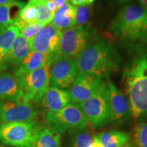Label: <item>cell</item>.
I'll return each mask as SVG.
<instances>
[{"label":"cell","instance_id":"1","mask_svg":"<svg viewBox=\"0 0 147 147\" xmlns=\"http://www.w3.org/2000/svg\"><path fill=\"white\" fill-rule=\"evenodd\" d=\"M124 67L123 82L134 119L147 115V47L136 45Z\"/></svg>","mask_w":147,"mask_h":147},{"label":"cell","instance_id":"2","mask_svg":"<svg viewBox=\"0 0 147 147\" xmlns=\"http://www.w3.org/2000/svg\"><path fill=\"white\" fill-rule=\"evenodd\" d=\"M75 62L80 74L93 75L105 79L119 69L121 55L113 42L101 38L80 53Z\"/></svg>","mask_w":147,"mask_h":147},{"label":"cell","instance_id":"3","mask_svg":"<svg viewBox=\"0 0 147 147\" xmlns=\"http://www.w3.org/2000/svg\"><path fill=\"white\" fill-rule=\"evenodd\" d=\"M146 12L139 3H128L123 5L110 23V34L124 41H138Z\"/></svg>","mask_w":147,"mask_h":147},{"label":"cell","instance_id":"4","mask_svg":"<svg viewBox=\"0 0 147 147\" xmlns=\"http://www.w3.org/2000/svg\"><path fill=\"white\" fill-rule=\"evenodd\" d=\"M91 25L74 26L61 33L59 51L61 57L75 59L80 53L98 40Z\"/></svg>","mask_w":147,"mask_h":147},{"label":"cell","instance_id":"5","mask_svg":"<svg viewBox=\"0 0 147 147\" xmlns=\"http://www.w3.org/2000/svg\"><path fill=\"white\" fill-rule=\"evenodd\" d=\"M78 106L93 129L112 123L108 93L105 82L93 96Z\"/></svg>","mask_w":147,"mask_h":147},{"label":"cell","instance_id":"6","mask_svg":"<svg viewBox=\"0 0 147 147\" xmlns=\"http://www.w3.org/2000/svg\"><path fill=\"white\" fill-rule=\"evenodd\" d=\"M45 122L48 127L55 133L61 134L89 124L78 104L69 103L56 113L47 112Z\"/></svg>","mask_w":147,"mask_h":147},{"label":"cell","instance_id":"7","mask_svg":"<svg viewBox=\"0 0 147 147\" xmlns=\"http://www.w3.org/2000/svg\"><path fill=\"white\" fill-rule=\"evenodd\" d=\"M40 124L36 121L0 124V143L12 147H32Z\"/></svg>","mask_w":147,"mask_h":147},{"label":"cell","instance_id":"8","mask_svg":"<svg viewBox=\"0 0 147 147\" xmlns=\"http://www.w3.org/2000/svg\"><path fill=\"white\" fill-rule=\"evenodd\" d=\"M61 32L50 23L46 25L34 37L29 40L30 51L44 56L48 69L60 57L59 40Z\"/></svg>","mask_w":147,"mask_h":147},{"label":"cell","instance_id":"9","mask_svg":"<svg viewBox=\"0 0 147 147\" xmlns=\"http://www.w3.org/2000/svg\"><path fill=\"white\" fill-rule=\"evenodd\" d=\"M25 102L42 104L49 87V72L47 65L26 74L17 76Z\"/></svg>","mask_w":147,"mask_h":147},{"label":"cell","instance_id":"10","mask_svg":"<svg viewBox=\"0 0 147 147\" xmlns=\"http://www.w3.org/2000/svg\"><path fill=\"white\" fill-rule=\"evenodd\" d=\"M38 111L24 100L0 101V124L35 121Z\"/></svg>","mask_w":147,"mask_h":147},{"label":"cell","instance_id":"11","mask_svg":"<svg viewBox=\"0 0 147 147\" xmlns=\"http://www.w3.org/2000/svg\"><path fill=\"white\" fill-rule=\"evenodd\" d=\"M49 86L65 89L70 87L78 76L75 59L60 57L49 68Z\"/></svg>","mask_w":147,"mask_h":147},{"label":"cell","instance_id":"12","mask_svg":"<svg viewBox=\"0 0 147 147\" xmlns=\"http://www.w3.org/2000/svg\"><path fill=\"white\" fill-rule=\"evenodd\" d=\"M104 82V79L101 77L78 74L67 91L70 102L80 104L89 100Z\"/></svg>","mask_w":147,"mask_h":147},{"label":"cell","instance_id":"13","mask_svg":"<svg viewBox=\"0 0 147 147\" xmlns=\"http://www.w3.org/2000/svg\"><path fill=\"white\" fill-rule=\"evenodd\" d=\"M106 88L109 98L112 123L127 120L131 115L128 100L110 80H108Z\"/></svg>","mask_w":147,"mask_h":147},{"label":"cell","instance_id":"14","mask_svg":"<svg viewBox=\"0 0 147 147\" xmlns=\"http://www.w3.org/2000/svg\"><path fill=\"white\" fill-rule=\"evenodd\" d=\"M23 100V94L17 76L14 73H0V101Z\"/></svg>","mask_w":147,"mask_h":147},{"label":"cell","instance_id":"15","mask_svg":"<svg viewBox=\"0 0 147 147\" xmlns=\"http://www.w3.org/2000/svg\"><path fill=\"white\" fill-rule=\"evenodd\" d=\"M69 103L70 97L67 91L49 86L42 104L47 108V112L56 113Z\"/></svg>","mask_w":147,"mask_h":147},{"label":"cell","instance_id":"16","mask_svg":"<svg viewBox=\"0 0 147 147\" xmlns=\"http://www.w3.org/2000/svg\"><path fill=\"white\" fill-rule=\"evenodd\" d=\"M18 34V30L14 25L0 27V73L8 69L7 59L9 51L12 42Z\"/></svg>","mask_w":147,"mask_h":147},{"label":"cell","instance_id":"17","mask_svg":"<svg viewBox=\"0 0 147 147\" xmlns=\"http://www.w3.org/2000/svg\"><path fill=\"white\" fill-rule=\"evenodd\" d=\"M30 51L29 41L21 34H18L12 42L7 59L8 68L12 71L17 67Z\"/></svg>","mask_w":147,"mask_h":147},{"label":"cell","instance_id":"18","mask_svg":"<svg viewBox=\"0 0 147 147\" xmlns=\"http://www.w3.org/2000/svg\"><path fill=\"white\" fill-rule=\"evenodd\" d=\"M74 14L75 6L67 3L56 10L51 23L59 31L63 32L75 25Z\"/></svg>","mask_w":147,"mask_h":147},{"label":"cell","instance_id":"19","mask_svg":"<svg viewBox=\"0 0 147 147\" xmlns=\"http://www.w3.org/2000/svg\"><path fill=\"white\" fill-rule=\"evenodd\" d=\"M44 64H45V59L43 55L39 53L30 51L14 69L13 73L16 76H21L40 68Z\"/></svg>","mask_w":147,"mask_h":147},{"label":"cell","instance_id":"20","mask_svg":"<svg viewBox=\"0 0 147 147\" xmlns=\"http://www.w3.org/2000/svg\"><path fill=\"white\" fill-rule=\"evenodd\" d=\"M103 147H122L130 140L129 134L125 131L113 130L94 136Z\"/></svg>","mask_w":147,"mask_h":147},{"label":"cell","instance_id":"21","mask_svg":"<svg viewBox=\"0 0 147 147\" xmlns=\"http://www.w3.org/2000/svg\"><path fill=\"white\" fill-rule=\"evenodd\" d=\"M32 147H61V134L40 125Z\"/></svg>","mask_w":147,"mask_h":147},{"label":"cell","instance_id":"22","mask_svg":"<svg viewBox=\"0 0 147 147\" xmlns=\"http://www.w3.org/2000/svg\"><path fill=\"white\" fill-rule=\"evenodd\" d=\"M93 127L89 123L85 127L76 128L68 131L70 147H89L93 136Z\"/></svg>","mask_w":147,"mask_h":147},{"label":"cell","instance_id":"23","mask_svg":"<svg viewBox=\"0 0 147 147\" xmlns=\"http://www.w3.org/2000/svg\"><path fill=\"white\" fill-rule=\"evenodd\" d=\"M25 5L23 1H13L7 4L0 5V27H6L13 25L17 14Z\"/></svg>","mask_w":147,"mask_h":147},{"label":"cell","instance_id":"24","mask_svg":"<svg viewBox=\"0 0 147 147\" xmlns=\"http://www.w3.org/2000/svg\"><path fill=\"white\" fill-rule=\"evenodd\" d=\"M13 25L17 28L20 34L22 35L25 39L29 40L36 36L46 25L38 22L25 23L16 18Z\"/></svg>","mask_w":147,"mask_h":147},{"label":"cell","instance_id":"25","mask_svg":"<svg viewBox=\"0 0 147 147\" xmlns=\"http://www.w3.org/2000/svg\"><path fill=\"white\" fill-rule=\"evenodd\" d=\"M31 3H32L38 10V16H37L36 22L41 23L47 25L52 22L53 14L48 10L43 0H29Z\"/></svg>","mask_w":147,"mask_h":147},{"label":"cell","instance_id":"26","mask_svg":"<svg viewBox=\"0 0 147 147\" xmlns=\"http://www.w3.org/2000/svg\"><path fill=\"white\" fill-rule=\"evenodd\" d=\"M136 147H147V122H140L134 129Z\"/></svg>","mask_w":147,"mask_h":147},{"label":"cell","instance_id":"27","mask_svg":"<svg viewBox=\"0 0 147 147\" xmlns=\"http://www.w3.org/2000/svg\"><path fill=\"white\" fill-rule=\"evenodd\" d=\"M37 16L38 10L36 6L29 1L27 4H25L23 8L18 11L16 18L25 23H34L36 21Z\"/></svg>","mask_w":147,"mask_h":147},{"label":"cell","instance_id":"28","mask_svg":"<svg viewBox=\"0 0 147 147\" xmlns=\"http://www.w3.org/2000/svg\"><path fill=\"white\" fill-rule=\"evenodd\" d=\"M90 16H91V7L90 5L75 6L74 26H85L89 25Z\"/></svg>","mask_w":147,"mask_h":147},{"label":"cell","instance_id":"29","mask_svg":"<svg viewBox=\"0 0 147 147\" xmlns=\"http://www.w3.org/2000/svg\"><path fill=\"white\" fill-rule=\"evenodd\" d=\"M138 41L141 42L142 46L147 47V10L146 12V15H145L144 25H143L142 27L141 36Z\"/></svg>","mask_w":147,"mask_h":147},{"label":"cell","instance_id":"30","mask_svg":"<svg viewBox=\"0 0 147 147\" xmlns=\"http://www.w3.org/2000/svg\"><path fill=\"white\" fill-rule=\"evenodd\" d=\"M74 6H83V5H91L95 0H68Z\"/></svg>","mask_w":147,"mask_h":147},{"label":"cell","instance_id":"31","mask_svg":"<svg viewBox=\"0 0 147 147\" xmlns=\"http://www.w3.org/2000/svg\"><path fill=\"white\" fill-rule=\"evenodd\" d=\"M57 5V8H59L63 6L64 5H65L66 3H69L68 0H52Z\"/></svg>","mask_w":147,"mask_h":147},{"label":"cell","instance_id":"32","mask_svg":"<svg viewBox=\"0 0 147 147\" xmlns=\"http://www.w3.org/2000/svg\"><path fill=\"white\" fill-rule=\"evenodd\" d=\"M89 147H103V146L102 145L100 144V142H99L98 140H97L95 136H93V141H92L91 146Z\"/></svg>","mask_w":147,"mask_h":147},{"label":"cell","instance_id":"33","mask_svg":"<svg viewBox=\"0 0 147 147\" xmlns=\"http://www.w3.org/2000/svg\"><path fill=\"white\" fill-rule=\"evenodd\" d=\"M139 4L142 5L145 10H147V0H140Z\"/></svg>","mask_w":147,"mask_h":147},{"label":"cell","instance_id":"34","mask_svg":"<svg viewBox=\"0 0 147 147\" xmlns=\"http://www.w3.org/2000/svg\"><path fill=\"white\" fill-rule=\"evenodd\" d=\"M15 1H17V0H0V5L7 4V3L13 2Z\"/></svg>","mask_w":147,"mask_h":147},{"label":"cell","instance_id":"35","mask_svg":"<svg viewBox=\"0 0 147 147\" xmlns=\"http://www.w3.org/2000/svg\"><path fill=\"white\" fill-rule=\"evenodd\" d=\"M122 147H132V146L131 145V144H129V143H127V144L124 145V146H122Z\"/></svg>","mask_w":147,"mask_h":147},{"label":"cell","instance_id":"36","mask_svg":"<svg viewBox=\"0 0 147 147\" xmlns=\"http://www.w3.org/2000/svg\"><path fill=\"white\" fill-rule=\"evenodd\" d=\"M0 147H5V146H3V145H0Z\"/></svg>","mask_w":147,"mask_h":147},{"label":"cell","instance_id":"37","mask_svg":"<svg viewBox=\"0 0 147 147\" xmlns=\"http://www.w3.org/2000/svg\"><path fill=\"white\" fill-rule=\"evenodd\" d=\"M136 1H138V2H140V0H136Z\"/></svg>","mask_w":147,"mask_h":147}]
</instances>
